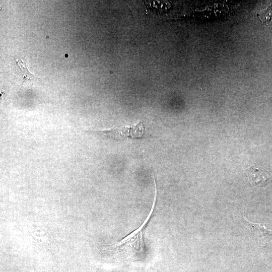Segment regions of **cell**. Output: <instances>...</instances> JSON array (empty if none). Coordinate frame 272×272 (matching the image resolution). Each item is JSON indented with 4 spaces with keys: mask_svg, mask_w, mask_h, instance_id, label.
Wrapping results in <instances>:
<instances>
[{
    "mask_svg": "<svg viewBox=\"0 0 272 272\" xmlns=\"http://www.w3.org/2000/svg\"><path fill=\"white\" fill-rule=\"evenodd\" d=\"M250 223L257 228L259 233H261V237H262V239L261 241H262L264 238H266V240L272 241V226L271 225L267 224H260L251 222Z\"/></svg>",
    "mask_w": 272,
    "mask_h": 272,
    "instance_id": "6",
    "label": "cell"
},
{
    "mask_svg": "<svg viewBox=\"0 0 272 272\" xmlns=\"http://www.w3.org/2000/svg\"><path fill=\"white\" fill-rule=\"evenodd\" d=\"M16 64L17 67H19L17 71L21 74L22 77V85L25 82L28 81H30L35 78V76L29 71L27 61H23L22 60L17 59Z\"/></svg>",
    "mask_w": 272,
    "mask_h": 272,
    "instance_id": "4",
    "label": "cell"
},
{
    "mask_svg": "<svg viewBox=\"0 0 272 272\" xmlns=\"http://www.w3.org/2000/svg\"><path fill=\"white\" fill-rule=\"evenodd\" d=\"M247 176L253 186H262L272 180V175L269 172L256 166L248 169Z\"/></svg>",
    "mask_w": 272,
    "mask_h": 272,
    "instance_id": "3",
    "label": "cell"
},
{
    "mask_svg": "<svg viewBox=\"0 0 272 272\" xmlns=\"http://www.w3.org/2000/svg\"><path fill=\"white\" fill-rule=\"evenodd\" d=\"M257 17L263 24L272 28V3L267 8L259 11Z\"/></svg>",
    "mask_w": 272,
    "mask_h": 272,
    "instance_id": "5",
    "label": "cell"
},
{
    "mask_svg": "<svg viewBox=\"0 0 272 272\" xmlns=\"http://www.w3.org/2000/svg\"><path fill=\"white\" fill-rule=\"evenodd\" d=\"M85 131L102 135L115 140L121 141L128 138L132 139L143 138L145 134V126L143 122H140L130 126H126L102 130H86Z\"/></svg>",
    "mask_w": 272,
    "mask_h": 272,
    "instance_id": "2",
    "label": "cell"
},
{
    "mask_svg": "<svg viewBox=\"0 0 272 272\" xmlns=\"http://www.w3.org/2000/svg\"><path fill=\"white\" fill-rule=\"evenodd\" d=\"M155 184V194L151 211L143 224L133 232L119 242L103 247L104 250L112 252L119 259L130 262L139 260L144 256L146 249L143 238V231L151 218L156 205L157 189L155 178L153 175Z\"/></svg>",
    "mask_w": 272,
    "mask_h": 272,
    "instance_id": "1",
    "label": "cell"
}]
</instances>
